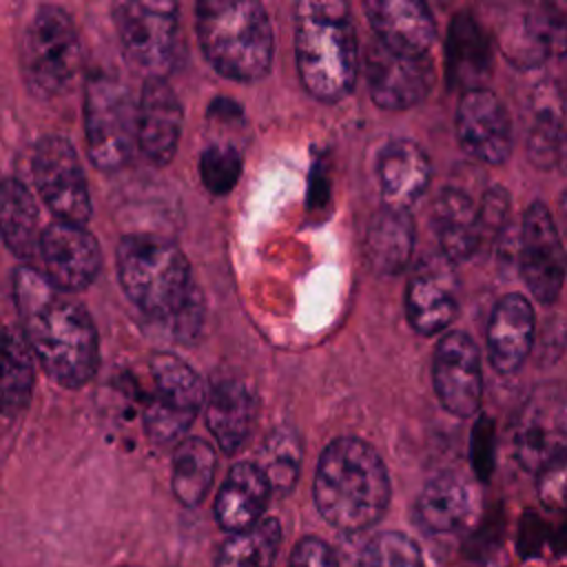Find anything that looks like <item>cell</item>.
Masks as SVG:
<instances>
[{"label": "cell", "mask_w": 567, "mask_h": 567, "mask_svg": "<svg viewBox=\"0 0 567 567\" xmlns=\"http://www.w3.org/2000/svg\"><path fill=\"white\" fill-rule=\"evenodd\" d=\"M520 16L549 55H567V0H529Z\"/></svg>", "instance_id": "obj_34"}, {"label": "cell", "mask_w": 567, "mask_h": 567, "mask_svg": "<svg viewBox=\"0 0 567 567\" xmlns=\"http://www.w3.org/2000/svg\"><path fill=\"white\" fill-rule=\"evenodd\" d=\"M182 133V106L164 78L151 75L137 102V146L153 164H168Z\"/></svg>", "instance_id": "obj_19"}, {"label": "cell", "mask_w": 567, "mask_h": 567, "mask_svg": "<svg viewBox=\"0 0 567 567\" xmlns=\"http://www.w3.org/2000/svg\"><path fill=\"white\" fill-rule=\"evenodd\" d=\"M199 47L210 66L235 82L264 78L272 62V27L261 0H197Z\"/></svg>", "instance_id": "obj_4"}, {"label": "cell", "mask_w": 567, "mask_h": 567, "mask_svg": "<svg viewBox=\"0 0 567 567\" xmlns=\"http://www.w3.org/2000/svg\"><path fill=\"white\" fill-rule=\"evenodd\" d=\"M217 452L213 445L199 436H188L177 443L173 452V474L171 487L175 498L184 507L199 505L215 478Z\"/></svg>", "instance_id": "obj_31"}, {"label": "cell", "mask_w": 567, "mask_h": 567, "mask_svg": "<svg viewBox=\"0 0 567 567\" xmlns=\"http://www.w3.org/2000/svg\"><path fill=\"white\" fill-rule=\"evenodd\" d=\"M2 332H4V330H2V328H0V343H2Z\"/></svg>", "instance_id": "obj_41"}, {"label": "cell", "mask_w": 567, "mask_h": 567, "mask_svg": "<svg viewBox=\"0 0 567 567\" xmlns=\"http://www.w3.org/2000/svg\"><path fill=\"white\" fill-rule=\"evenodd\" d=\"M363 7L379 42L401 53L430 55L436 27L425 0H363Z\"/></svg>", "instance_id": "obj_20"}, {"label": "cell", "mask_w": 567, "mask_h": 567, "mask_svg": "<svg viewBox=\"0 0 567 567\" xmlns=\"http://www.w3.org/2000/svg\"><path fill=\"white\" fill-rule=\"evenodd\" d=\"M359 567H425L419 545L401 532H381L363 549Z\"/></svg>", "instance_id": "obj_35"}, {"label": "cell", "mask_w": 567, "mask_h": 567, "mask_svg": "<svg viewBox=\"0 0 567 567\" xmlns=\"http://www.w3.org/2000/svg\"><path fill=\"white\" fill-rule=\"evenodd\" d=\"M534 120L527 140V155L534 166L551 168L560 159L565 142V109L554 82H543L534 91Z\"/></svg>", "instance_id": "obj_30"}, {"label": "cell", "mask_w": 567, "mask_h": 567, "mask_svg": "<svg viewBox=\"0 0 567 567\" xmlns=\"http://www.w3.org/2000/svg\"><path fill=\"white\" fill-rule=\"evenodd\" d=\"M153 392L144 405V427L155 443L177 441L206 401L199 374L171 352L151 357Z\"/></svg>", "instance_id": "obj_10"}, {"label": "cell", "mask_w": 567, "mask_h": 567, "mask_svg": "<svg viewBox=\"0 0 567 567\" xmlns=\"http://www.w3.org/2000/svg\"><path fill=\"white\" fill-rule=\"evenodd\" d=\"M377 175L383 206L408 210L427 190L432 164L416 142L394 140L381 151Z\"/></svg>", "instance_id": "obj_21"}, {"label": "cell", "mask_w": 567, "mask_h": 567, "mask_svg": "<svg viewBox=\"0 0 567 567\" xmlns=\"http://www.w3.org/2000/svg\"><path fill=\"white\" fill-rule=\"evenodd\" d=\"M117 279L128 301L151 319H173L197 290L182 248L153 235H126L115 252Z\"/></svg>", "instance_id": "obj_5"}, {"label": "cell", "mask_w": 567, "mask_h": 567, "mask_svg": "<svg viewBox=\"0 0 567 567\" xmlns=\"http://www.w3.org/2000/svg\"><path fill=\"white\" fill-rule=\"evenodd\" d=\"M241 175V155L230 144H210L199 155V177L208 193L226 195Z\"/></svg>", "instance_id": "obj_36"}, {"label": "cell", "mask_w": 567, "mask_h": 567, "mask_svg": "<svg viewBox=\"0 0 567 567\" xmlns=\"http://www.w3.org/2000/svg\"><path fill=\"white\" fill-rule=\"evenodd\" d=\"M474 512V492L456 472H441L425 483L416 501V514L425 529L447 534L463 527Z\"/></svg>", "instance_id": "obj_27"}, {"label": "cell", "mask_w": 567, "mask_h": 567, "mask_svg": "<svg viewBox=\"0 0 567 567\" xmlns=\"http://www.w3.org/2000/svg\"><path fill=\"white\" fill-rule=\"evenodd\" d=\"M270 483L255 463H235L215 498V518L221 529L239 532L264 516L270 498Z\"/></svg>", "instance_id": "obj_24"}, {"label": "cell", "mask_w": 567, "mask_h": 567, "mask_svg": "<svg viewBox=\"0 0 567 567\" xmlns=\"http://www.w3.org/2000/svg\"><path fill=\"white\" fill-rule=\"evenodd\" d=\"M432 381L441 405L458 416H472L483 399L481 352L463 332H447L432 359Z\"/></svg>", "instance_id": "obj_14"}, {"label": "cell", "mask_w": 567, "mask_h": 567, "mask_svg": "<svg viewBox=\"0 0 567 567\" xmlns=\"http://www.w3.org/2000/svg\"><path fill=\"white\" fill-rule=\"evenodd\" d=\"M514 458L527 472H547L567 458V385H536L512 427Z\"/></svg>", "instance_id": "obj_9"}, {"label": "cell", "mask_w": 567, "mask_h": 567, "mask_svg": "<svg viewBox=\"0 0 567 567\" xmlns=\"http://www.w3.org/2000/svg\"><path fill=\"white\" fill-rule=\"evenodd\" d=\"M518 266L525 286L540 303H554L560 295L567 255L549 208L543 202L529 204L518 233Z\"/></svg>", "instance_id": "obj_12"}, {"label": "cell", "mask_w": 567, "mask_h": 567, "mask_svg": "<svg viewBox=\"0 0 567 567\" xmlns=\"http://www.w3.org/2000/svg\"><path fill=\"white\" fill-rule=\"evenodd\" d=\"M507 208H509V197L507 190L494 186L485 193L483 202L478 204V217H481V239L485 237H496L498 230H503L507 221Z\"/></svg>", "instance_id": "obj_38"}, {"label": "cell", "mask_w": 567, "mask_h": 567, "mask_svg": "<svg viewBox=\"0 0 567 567\" xmlns=\"http://www.w3.org/2000/svg\"><path fill=\"white\" fill-rule=\"evenodd\" d=\"M122 567H133V565H122Z\"/></svg>", "instance_id": "obj_42"}, {"label": "cell", "mask_w": 567, "mask_h": 567, "mask_svg": "<svg viewBox=\"0 0 567 567\" xmlns=\"http://www.w3.org/2000/svg\"><path fill=\"white\" fill-rule=\"evenodd\" d=\"M40 213L31 190L18 179L0 182V237L20 259L40 255Z\"/></svg>", "instance_id": "obj_28"}, {"label": "cell", "mask_w": 567, "mask_h": 567, "mask_svg": "<svg viewBox=\"0 0 567 567\" xmlns=\"http://www.w3.org/2000/svg\"><path fill=\"white\" fill-rule=\"evenodd\" d=\"M295 55L303 89L343 100L359 78V42L348 0H295Z\"/></svg>", "instance_id": "obj_3"}, {"label": "cell", "mask_w": 567, "mask_h": 567, "mask_svg": "<svg viewBox=\"0 0 567 567\" xmlns=\"http://www.w3.org/2000/svg\"><path fill=\"white\" fill-rule=\"evenodd\" d=\"M445 66L452 86L465 91L485 89L492 78V44L476 18L467 11H458L447 27Z\"/></svg>", "instance_id": "obj_22"}, {"label": "cell", "mask_w": 567, "mask_h": 567, "mask_svg": "<svg viewBox=\"0 0 567 567\" xmlns=\"http://www.w3.org/2000/svg\"><path fill=\"white\" fill-rule=\"evenodd\" d=\"M299 461L301 447L297 434L292 430H277L264 443L259 461L255 465L264 472L272 492H288L297 481Z\"/></svg>", "instance_id": "obj_33"}, {"label": "cell", "mask_w": 567, "mask_h": 567, "mask_svg": "<svg viewBox=\"0 0 567 567\" xmlns=\"http://www.w3.org/2000/svg\"><path fill=\"white\" fill-rule=\"evenodd\" d=\"M113 22L126 60L148 78H162L175 60L177 0H113Z\"/></svg>", "instance_id": "obj_8"}, {"label": "cell", "mask_w": 567, "mask_h": 567, "mask_svg": "<svg viewBox=\"0 0 567 567\" xmlns=\"http://www.w3.org/2000/svg\"><path fill=\"white\" fill-rule=\"evenodd\" d=\"M365 82L377 106L388 111L412 109L432 89L434 71L430 55H410L385 47L379 40L368 44L363 55Z\"/></svg>", "instance_id": "obj_13"}, {"label": "cell", "mask_w": 567, "mask_h": 567, "mask_svg": "<svg viewBox=\"0 0 567 567\" xmlns=\"http://www.w3.org/2000/svg\"><path fill=\"white\" fill-rule=\"evenodd\" d=\"M281 543L277 518H259L250 527L230 532L221 543L215 567H270Z\"/></svg>", "instance_id": "obj_32"}, {"label": "cell", "mask_w": 567, "mask_h": 567, "mask_svg": "<svg viewBox=\"0 0 567 567\" xmlns=\"http://www.w3.org/2000/svg\"><path fill=\"white\" fill-rule=\"evenodd\" d=\"M80 69V42L66 11L44 4L31 18L22 42V71L31 91L53 97L66 91Z\"/></svg>", "instance_id": "obj_7"}, {"label": "cell", "mask_w": 567, "mask_h": 567, "mask_svg": "<svg viewBox=\"0 0 567 567\" xmlns=\"http://www.w3.org/2000/svg\"><path fill=\"white\" fill-rule=\"evenodd\" d=\"M434 228L441 244V252L452 261H465L472 257L481 239L478 204L461 188H443L434 204Z\"/></svg>", "instance_id": "obj_25"}, {"label": "cell", "mask_w": 567, "mask_h": 567, "mask_svg": "<svg viewBox=\"0 0 567 567\" xmlns=\"http://www.w3.org/2000/svg\"><path fill=\"white\" fill-rule=\"evenodd\" d=\"M461 148L483 164H503L512 153V124L503 102L485 86L465 91L456 106Z\"/></svg>", "instance_id": "obj_17"}, {"label": "cell", "mask_w": 567, "mask_h": 567, "mask_svg": "<svg viewBox=\"0 0 567 567\" xmlns=\"http://www.w3.org/2000/svg\"><path fill=\"white\" fill-rule=\"evenodd\" d=\"M315 505L341 532L374 525L390 501V478L377 450L354 436L334 439L317 463Z\"/></svg>", "instance_id": "obj_2"}, {"label": "cell", "mask_w": 567, "mask_h": 567, "mask_svg": "<svg viewBox=\"0 0 567 567\" xmlns=\"http://www.w3.org/2000/svg\"><path fill=\"white\" fill-rule=\"evenodd\" d=\"M84 131L91 162L100 171L122 168L137 144V104L109 75H93L84 91Z\"/></svg>", "instance_id": "obj_6"}, {"label": "cell", "mask_w": 567, "mask_h": 567, "mask_svg": "<svg viewBox=\"0 0 567 567\" xmlns=\"http://www.w3.org/2000/svg\"><path fill=\"white\" fill-rule=\"evenodd\" d=\"M288 567H339L334 551L317 536L301 538L290 556Z\"/></svg>", "instance_id": "obj_39"}, {"label": "cell", "mask_w": 567, "mask_h": 567, "mask_svg": "<svg viewBox=\"0 0 567 567\" xmlns=\"http://www.w3.org/2000/svg\"><path fill=\"white\" fill-rule=\"evenodd\" d=\"M414 250V221L408 210L383 206L368 224L363 255L379 275L401 272Z\"/></svg>", "instance_id": "obj_26"}, {"label": "cell", "mask_w": 567, "mask_h": 567, "mask_svg": "<svg viewBox=\"0 0 567 567\" xmlns=\"http://www.w3.org/2000/svg\"><path fill=\"white\" fill-rule=\"evenodd\" d=\"M257 399L246 383L217 381L206 399V425L226 454L239 452L255 425Z\"/></svg>", "instance_id": "obj_23"}, {"label": "cell", "mask_w": 567, "mask_h": 567, "mask_svg": "<svg viewBox=\"0 0 567 567\" xmlns=\"http://www.w3.org/2000/svg\"><path fill=\"white\" fill-rule=\"evenodd\" d=\"M534 334L536 317L532 303L518 292L501 297L485 332L492 368L501 374L516 372L534 348Z\"/></svg>", "instance_id": "obj_18"}, {"label": "cell", "mask_w": 567, "mask_h": 567, "mask_svg": "<svg viewBox=\"0 0 567 567\" xmlns=\"http://www.w3.org/2000/svg\"><path fill=\"white\" fill-rule=\"evenodd\" d=\"M40 257L47 279L66 292H78L93 284L102 268L95 237L84 226L60 219L42 228Z\"/></svg>", "instance_id": "obj_16"}, {"label": "cell", "mask_w": 567, "mask_h": 567, "mask_svg": "<svg viewBox=\"0 0 567 567\" xmlns=\"http://www.w3.org/2000/svg\"><path fill=\"white\" fill-rule=\"evenodd\" d=\"M498 44H501L503 55H507V60L512 64L523 66V69L538 66L547 60V53L543 51V47L529 33L520 11L503 24L501 35H498Z\"/></svg>", "instance_id": "obj_37"}, {"label": "cell", "mask_w": 567, "mask_h": 567, "mask_svg": "<svg viewBox=\"0 0 567 567\" xmlns=\"http://www.w3.org/2000/svg\"><path fill=\"white\" fill-rule=\"evenodd\" d=\"M458 279L454 264L441 255H425L412 270L405 288V315L421 334L441 332L456 317Z\"/></svg>", "instance_id": "obj_15"}, {"label": "cell", "mask_w": 567, "mask_h": 567, "mask_svg": "<svg viewBox=\"0 0 567 567\" xmlns=\"http://www.w3.org/2000/svg\"><path fill=\"white\" fill-rule=\"evenodd\" d=\"M558 217H560V226H563V230L567 233V190H565V193H563V197H560Z\"/></svg>", "instance_id": "obj_40"}, {"label": "cell", "mask_w": 567, "mask_h": 567, "mask_svg": "<svg viewBox=\"0 0 567 567\" xmlns=\"http://www.w3.org/2000/svg\"><path fill=\"white\" fill-rule=\"evenodd\" d=\"M35 357L20 330H4L0 343V414L20 416L33 396Z\"/></svg>", "instance_id": "obj_29"}, {"label": "cell", "mask_w": 567, "mask_h": 567, "mask_svg": "<svg viewBox=\"0 0 567 567\" xmlns=\"http://www.w3.org/2000/svg\"><path fill=\"white\" fill-rule=\"evenodd\" d=\"M31 173L49 210L69 224L84 226L91 219V195L75 148L58 135L38 142Z\"/></svg>", "instance_id": "obj_11"}, {"label": "cell", "mask_w": 567, "mask_h": 567, "mask_svg": "<svg viewBox=\"0 0 567 567\" xmlns=\"http://www.w3.org/2000/svg\"><path fill=\"white\" fill-rule=\"evenodd\" d=\"M13 301L20 332L42 370L62 388L86 385L100 365L97 330L89 310L33 266L16 268Z\"/></svg>", "instance_id": "obj_1"}]
</instances>
